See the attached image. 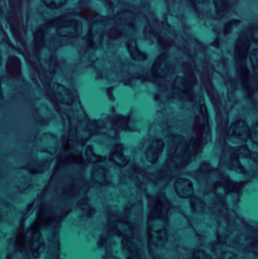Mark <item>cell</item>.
Returning <instances> with one entry per match:
<instances>
[{
    "label": "cell",
    "mask_w": 258,
    "mask_h": 259,
    "mask_svg": "<svg viewBox=\"0 0 258 259\" xmlns=\"http://www.w3.org/2000/svg\"><path fill=\"white\" fill-rule=\"evenodd\" d=\"M148 239L154 246L162 247L166 244L168 232L163 214L151 213L148 221Z\"/></svg>",
    "instance_id": "1"
},
{
    "label": "cell",
    "mask_w": 258,
    "mask_h": 259,
    "mask_svg": "<svg viewBox=\"0 0 258 259\" xmlns=\"http://www.w3.org/2000/svg\"><path fill=\"white\" fill-rule=\"evenodd\" d=\"M250 128L247 123L243 120H238L229 127L227 138L233 144L240 145L248 140Z\"/></svg>",
    "instance_id": "2"
},
{
    "label": "cell",
    "mask_w": 258,
    "mask_h": 259,
    "mask_svg": "<svg viewBox=\"0 0 258 259\" xmlns=\"http://www.w3.org/2000/svg\"><path fill=\"white\" fill-rule=\"evenodd\" d=\"M36 148L39 152L55 155L59 148V141L55 134L45 133L37 139Z\"/></svg>",
    "instance_id": "3"
},
{
    "label": "cell",
    "mask_w": 258,
    "mask_h": 259,
    "mask_svg": "<svg viewBox=\"0 0 258 259\" xmlns=\"http://www.w3.org/2000/svg\"><path fill=\"white\" fill-rule=\"evenodd\" d=\"M83 31L82 24L79 21L70 19L60 23L57 27L56 33L63 37L74 38L81 35Z\"/></svg>",
    "instance_id": "4"
},
{
    "label": "cell",
    "mask_w": 258,
    "mask_h": 259,
    "mask_svg": "<svg viewBox=\"0 0 258 259\" xmlns=\"http://www.w3.org/2000/svg\"><path fill=\"white\" fill-rule=\"evenodd\" d=\"M174 96L178 100L184 101L193 100V92L190 82L183 77H178L173 83Z\"/></svg>",
    "instance_id": "5"
},
{
    "label": "cell",
    "mask_w": 258,
    "mask_h": 259,
    "mask_svg": "<svg viewBox=\"0 0 258 259\" xmlns=\"http://www.w3.org/2000/svg\"><path fill=\"white\" fill-rule=\"evenodd\" d=\"M115 22L124 34L134 33L136 31V16L130 10H125L118 13L115 17Z\"/></svg>",
    "instance_id": "6"
},
{
    "label": "cell",
    "mask_w": 258,
    "mask_h": 259,
    "mask_svg": "<svg viewBox=\"0 0 258 259\" xmlns=\"http://www.w3.org/2000/svg\"><path fill=\"white\" fill-rule=\"evenodd\" d=\"M171 71L167 54L162 53L157 57L151 67V75L155 78H165Z\"/></svg>",
    "instance_id": "7"
},
{
    "label": "cell",
    "mask_w": 258,
    "mask_h": 259,
    "mask_svg": "<svg viewBox=\"0 0 258 259\" xmlns=\"http://www.w3.org/2000/svg\"><path fill=\"white\" fill-rule=\"evenodd\" d=\"M106 25L100 21L91 25L89 33L90 46L93 49H98L103 44Z\"/></svg>",
    "instance_id": "8"
},
{
    "label": "cell",
    "mask_w": 258,
    "mask_h": 259,
    "mask_svg": "<svg viewBox=\"0 0 258 259\" xmlns=\"http://www.w3.org/2000/svg\"><path fill=\"white\" fill-rule=\"evenodd\" d=\"M164 142L160 139L153 140L147 146L145 151V160L150 164L157 162L164 149Z\"/></svg>",
    "instance_id": "9"
},
{
    "label": "cell",
    "mask_w": 258,
    "mask_h": 259,
    "mask_svg": "<svg viewBox=\"0 0 258 259\" xmlns=\"http://www.w3.org/2000/svg\"><path fill=\"white\" fill-rule=\"evenodd\" d=\"M175 189L177 194L181 198L190 199L194 196L193 183L187 178H178L175 182Z\"/></svg>",
    "instance_id": "10"
},
{
    "label": "cell",
    "mask_w": 258,
    "mask_h": 259,
    "mask_svg": "<svg viewBox=\"0 0 258 259\" xmlns=\"http://www.w3.org/2000/svg\"><path fill=\"white\" fill-rule=\"evenodd\" d=\"M46 248L44 239L40 230L33 233L31 239V252L34 258H39L43 254Z\"/></svg>",
    "instance_id": "11"
},
{
    "label": "cell",
    "mask_w": 258,
    "mask_h": 259,
    "mask_svg": "<svg viewBox=\"0 0 258 259\" xmlns=\"http://www.w3.org/2000/svg\"><path fill=\"white\" fill-rule=\"evenodd\" d=\"M54 94L57 100L66 106H70L74 101L72 91L60 83L54 84Z\"/></svg>",
    "instance_id": "12"
},
{
    "label": "cell",
    "mask_w": 258,
    "mask_h": 259,
    "mask_svg": "<svg viewBox=\"0 0 258 259\" xmlns=\"http://www.w3.org/2000/svg\"><path fill=\"white\" fill-rule=\"evenodd\" d=\"M181 137H177V140L175 138L173 139L172 141H169V150H168V155L169 158L172 161H175L177 158H180L182 155L186 156V144L184 140H181Z\"/></svg>",
    "instance_id": "13"
},
{
    "label": "cell",
    "mask_w": 258,
    "mask_h": 259,
    "mask_svg": "<svg viewBox=\"0 0 258 259\" xmlns=\"http://www.w3.org/2000/svg\"><path fill=\"white\" fill-rule=\"evenodd\" d=\"M250 46V40L246 36L238 37L235 43V55L239 61H244L247 58Z\"/></svg>",
    "instance_id": "14"
},
{
    "label": "cell",
    "mask_w": 258,
    "mask_h": 259,
    "mask_svg": "<svg viewBox=\"0 0 258 259\" xmlns=\"http://www.w3.org/2000/svg\"><path fill=\"white\" fill-rule=\"evenodd\" d=\"M91 181L94 184L104 186L109 184V171L102 166H94L91 170Z\"/></svg>",
    "instance_id": "15"
},
{
    "label": "cell",
    "mask_w": 258,
    "mask_h": 259,
    "mask_svg": "<svg viewBox=\"0 0 258 259\" xmlns=\"http://www.w3.org/2000/svg\"><path fill=\"white\" fill-rule=\"evenodd\" d=\"M127 52L132 59L136 61H144L148 58L146 54L142 52L138 47L136 40H130L126 43Z\"/></svg>",
    "instance_id": "16"
},
{
    "label": "cell",
    "mask_w": 258,
    "mask_h": 259,
    "mask_svg": "<svg viewBox=\"0 0 258 259\" xmlns=\"http://www.w3.org/2000/svg\"><path fill=\"white\" fill-rule=\"evenodd\" d=\"M122 249L127 259H140L137 246L130 239H124L122 241Z\"/></svg>",
    "instance_id": "17"
},
{
    "label": "cell",
    "mask_w": 258,
    "mask_h": 259,
    "mask_svg": "<svg viewBox=\"0 0 258 259\" xmlns=\"http://www.w3.org/2000/svg\"><path fill=\"white\" fill-rule=\"evenodd\" d=\"M110 160L120 167H126L130 163V158L124 155L122 147L116 146L111 154Z\"/></svg>",
    "instance_id": "18"
},
{
    "label": "cell",
    "mask_w": 258,
    "mask_h": 259,
    "mask_svg": "<svg viewBox=\"0 0 258 259\" xmlns=\"http://www.w3.org/2000/svg\"><path fill=\"white\" fill-rule=\"evenodd\" d=\"M91 137V129L88 124H79L76 130V137L78 143L84 144Z\"/></svg>",
    "instance_id": "19"
},
{
    "label": "cell",
    "mask_w": 258,
    "mask_h": 259,
    "mask_svg": "<svg viewBox=\"0 0 258 259\" xmlns=\"http://www.w3.org/2000/svg\"><path fill=\"white\" fill-rule=\"evenodd\" d=\"M115 228L117 231L122 235L126 239H130L133 236V230L131 227L127 223L123 221H118L115 224Z\"/></svg>",
    "instance_id": "20"
},
{
    "label": "cell",
    "mask_w": 258,
    "mask_h": 259,
    "mask_svg": "<svg viewBox=\"0 0 258 259\" xmlns=\"http://www.w3.org/2000/svg\"><path fill=\"white\" fill-rule=\"evenodd\" d=\"M190 199V209L194 213H200L205 209V202L198 197L193 196Z\"/></svg>",
    "instance_id": "21"
},
{
    "label": "cell",
    "mask_w": 258,
    "mask_h": 259,
    "mask_svg": "<svg viewBox=\"0 0 258 259\" xmlns=\"http://www.w3.org/2000/svg\"><path fill=\"white\" fill-rule=\"evenodd\" d=\"M85 157L88 158V161L93 164H97V163L100 162V161H104L105 158L100 155H97L94 152L92 146H88L85 149Z\"/></svg>",
    "instance_id": "22"
},
{
    "label": "cell",
    "mask_w": 258,
    "mask_h": 259,
    "mask_svg": "<svg viewBox=\"0 0 258 259\" xmlns=\"http://www.w3.org/2000/svg\"><path fill=\"white\" fill-rule=\"evenodd\" d=\"M43 4L50 10H58L67 4L68 0H42Z\"/></svg>",
    "instance_id": "23"
},
{
    "label": "cell",
    "mask_w": 258,
    "mask_h": 259,
    "mask_svg": "<svg viewBox=\"0 0 258 259\" xmlns=\"http://www.w3.org/2000/svg\"><path fill=\"white\" fill-rule=\"evenodd\" d=\"M238 159H239V158H238L235 154L232 153V156H231V167L238 173L244 174L246 170L241 166Z\"/></svg>",
    "instance_id": "24"
},
{
    "label": "cell",
    "mask_w": 258,
    "mask_h": 259,
    "mask_svg": "<svg viewBox=\"0 0 258 259\" xmlns=\"http://www.w3.org/2000/svg\"><path fill=\"white\" fill-rule=\"evenodd\" d=\"M250 61L253 72L256 75L258 72V50L256 48L250 52Z\"/></svg>",
    "instance_id": "25"
},
{
    "label": "cell",
    "mask_w": 258,
    "mask_h": 259,
    "mask_svg": "<svg viewBox=\"0 0 258 259\" xmlns=\"http://www.w3.org/2000/svg\"><path fill=\"white\" fill-rule=\"evenodd\" d=\"M240 23H241V22H240L239 20H237V19H232V20L226 22L224 26V30H223L224 34H226V35L230 34Z\"/></svg>",
    "instance_id": "26"
},
{
    "label": "cell",
    "mask_w": 258,
    "mask_h": 259,
    "mask_svg": "<svg viewBox=\"0 0 258 259\" xmlns=\"http://www.w3.org/2000/svg\"><path fill=\"white\" fill-rule=\"evenodd\" d=\"M238 158L239 157H243V158H250L251 154H250V150L246 146H240L238 149L235 150V152H233Z\"/></svg>",
    "instance_id": "27"
},
{
    "label": "cell",
    "mask_w": 258,
    "mask_h": 259,
    "mask_svg": "<svg viewBox=\"0 0 258 259\" xmlns=\"http://www.w3.org/2000/svg\"><path fill=\"white\" fill-rule=\"evenodd\" d=\"M191 259H214L211 254L203 249H197L193 252Z\"/></svg>",
    "instance_id": "28"
},
{
    "label": "cell",
    "mask_w": 258,
    "mask_h": 259,
    "mask_svg": "<svg viewBox=\"0 0 258 259\" xmlns=\"http://www.w3.org/2000/svg\"><path fill=\"white\" fill-rule=\"evenodd\" d=\"M257 122H255L252 126L251 129H250V134H249V137H250L254 144H257Z\"/></svg>",
    "instance_id": "29"
},
{
    "label": "cell",
    "mask_w": 258,
    "mask_h": 259,
    "mask_svg": "<svg viewBox=\"0 0 258 259\" xmlns=\"http://www.w3.org/2000/svg\"><path fill=\"white\" fill-rule=\"evenodd\" d=\"M227 3V0H215V4L217 6L218 13H221V11H224L226 10Z\"/></svg>",
    "instance_id": "30"
},
{
    "label": "cell",
    "mask_w": 258,
    "mask_h": 259,
    "mask_svg": "<svg viewBox=\"0 0 258 259\" xmlns=\"http://www.w3.org/2000/svg\"><path fill=\"white\" fill-rule=\"evenodd\" d=\"M220 259H238L236 254L232 251H225L222 252Z\"/></svg>",
    "instance_id": "31"
},
{
    "label": "cell",
    "mask_w": 258,
    "mask_h": 259,
    "mask_svg": "<svg viewBox=\"0 0 258 259\" xmlns=\"http://www.w3.org/2000/svg\"><path fill=\"white\" fill-rule=\"evenodd\" d=\"M251 36H252V40L256 43L257 41V28L256 27H255V28L251 30Z\"/></svg>",
    "instance_id": "32"
},
{
    "label": "cell",
    "mask_w": 258,
    "mask_h": 259,
    "mask_svg": "<svg viewBox=\"0 0 258 259\" xmlns=\"http://www.w3.org/2000/svg\"><path fill=\"white\" fill-rule=\"evenodd\" d=\"M193 2L196 4H205L209 3L210 0H193Z\"/></svg>",
    "instance_id": "33"
},
{
    "label": "cell",
    "mask_w": 258,
    "mask_h": 259,
    "mask_svg": "<svg viewBox=\"0 0 258 259\" xmlns=\"http://www.w3.org/2000/svg\"><path fill=\"white\" fill-rule=\"evenodd\" d=\"M2 63V56H1V55H0V64Z\"/></svg>",
    "instance_id": "34"
},
{
    "label": "cell",
    "mask_w": 258,
    "mask_h": 259,
    "mask_svg": "<svg viewBox=\"0 0 258 259\" xmlns=\"http://www.w3.org/2000/svg\"><path fill=\"white\" fill-rule=\"evenodd\" d=\"M0 221H1V214H0Z\"/></svg>",
    "instance_id": "35"
},
{
    "label": "cell",
    "mask_w": 258,
    "mask_h": 259,
    "mask_svg": "<svg viewBox=\"0 0 258 259\" xmlns=\"http://www.w3.org/2000/svg\"><path fill=\"white\" fill-rule=\"evenodd\" d=\"M0 94H1V89H0Z\"/></svg>",
    "instance_id": "36"
}]
</instances>
